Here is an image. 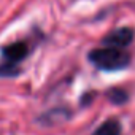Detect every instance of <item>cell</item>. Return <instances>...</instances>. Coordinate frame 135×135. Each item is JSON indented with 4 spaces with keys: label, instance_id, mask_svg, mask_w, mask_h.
<instances>
[{
    "label": "cell",
    "instance_id": "cell-1",
    "mask_svg": "<svg viewBox=\"0 0 135 135\" xmlns=\"http://www.w3.org/2000/svg\"><path fill=\"white\" fill-rule=\"evenodd\" d=\"M88 59L100 70L105 72H116L130 64V56L122 51V49H116V48H95L88 54Z\"/></svg>",
    "mask_w": 135,
    "mask_h": 135
},
{
    "label": "cell",
    "instance_id": "cell-2",
    "mask_svg": "<svg viewBox=\"0 0 135 135\" xmlns=\"http://www.w3.org/2000/svg\"><path fill=\"white\" fill-rule=\"evenodd\" d=\"M133 37H135L133 29H130V27H119V29L111 30L108 35H105L102 43L105 46H108V48L122 49V48L129 46L133 41Z\"/></svg>",
    "mask_w": 135,
    "mask_h": 135
},
{
    "label": "cell",
    "instance_id": "cell-3",
    "mask_svg": "<svg viewBox=\"0 0 135 135\" xmlns=\"http://www.w3.org/2000/svg\"><path fill=\"white\" fill-rule=\"evenodd\" d=\"M27 52H29V48H27V45L22 43V41L11 43V45L5 46V48L2 49L3 57H5L10 64H18V62H21V60L27 56Z\"/></svg>",
    "mask_w": 135,
    "mask_h": 135
},
{
    "label": "cell",
    "instance_id": "cell-4",
    "mask_svg": "<svg viewBox=\"0 0 135 135\" xmlns=\"http://www.w3.org/2000/svg\"><path fill=\"white\" fill-rule=\"evenodd\" d=\"M92 135H121V122L118 119H107L102 126L95 129Z\"/></svg>",
    "mask_w": 135,
    "mask_h": 135
},
{
    "label": "cell",
    "instance_id": "cell-5",
    "mask_svg": "<svg viewBox=\"0 0 135 135\" xmlns=\"http://www.w3.org/2000/svg\"><path fill=\"white\" fill-rule=\"evenodd\" d=\"M21 73V69L16 64H0V78H11V76H18Z\"/></svg>",
    "mask_w": 135,
    "mask_h": 135
},
{
    "label": "cell",
    "instance_id": "cell-6",
    "mask_svg": "<svg viewBox=\"0 0 135 135\" xmlns=\"http://www.w3.org/2000/svg\"><path fill=\"white\" fill-rule=\"evenodd\" d=\"M107 95H108V99H110L113 103H116V105H121V103L127 102V92L122 91V89H118V88L110 89Z\"/></svg>",
    "mask_w": 135,
    "mask_h": 135
}]
</instances>
